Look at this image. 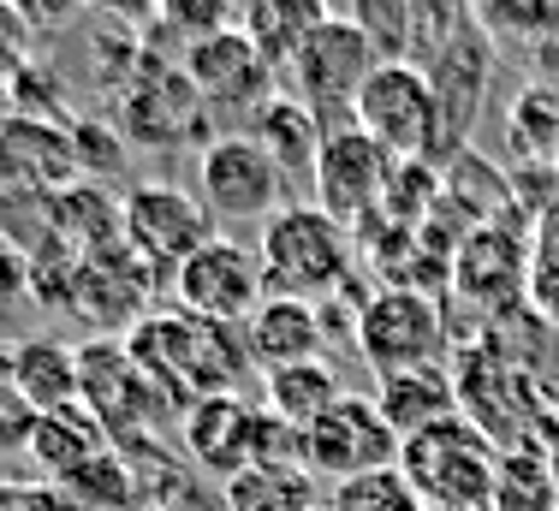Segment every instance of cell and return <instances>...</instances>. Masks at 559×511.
Masks as SVG:
<instances>
[{"mask_svg":"<svg viewBox=\"0 0 559 511\" xmlns=\"http://www.w3.org/2000/svg\"><path fill=\"white\" fill-rule=\"evenodd\" d=\"M399 161L381 150L376 138H364L357 126H340L322 138V155H316V209L334 214L340 226H369L381 209H388V185H393Z\"/></svg>","mask_w":559,"mask_h":511,"instance_id":"cell-11","label":"cell"},{"mask_svg":"<svg viewBox=\"0 0 559 511\" xmlns=\"http://www.w3.org/2000/svg\"><path fill=\"white\" fill-rule=\"evenodd\" d=\"M226 511H316V482L304 464H250L233 482H221Z\"/></svg>","mask_w":559,"mask_h":511,"instance_id":"cell-22","label":"cell"},{"mask_svg":"<svg viewBox=\"0 0 559 511\" xmlns=\"http://www.w3.org/2000/svg\"><path fill=\"white\" fill-rule=\"evenodd\" d=\"M12 12H19V19L31 24L36 36H43V31H60V24H72L78 12H84V0H12Z\"/></svg>","mask_w":559,"mask_h":511,"instance_id":"cell-28","label":"cell"},{"mask_svg":"<svg viewBox=\"0 0 559 511\" xmlns=\"http://www.w3.org/2000/svg\"><path fill=\"white\" fill-rule=\"evenodd\" d=\"M262 298H269V280H262L257 245H238L233 233H215L203 250H191L173 268V309H185V316L245 328Z\"/></svg>","mask_w":559,"mask_h":511,"instance_id":"cell-9","label":"cell"},{"mask_svg":"<svg viewBox=\"0 0 559 511\" xmlns=\"http://www.w3.org/2000/svg\"><path fill=\"white\" fill-rule=\"evenodd\" d=\"M150 511H167V506H150Z\"/></svg>","mask_w":559,"mask_h":511,"instance_id":"cell-31","label":"cell"},{"mask_svg":"<svg viewBox=\"0 0 559 511\" xmlns=\"http://www.w3.org/2000/svg\"><path fill=\"white\" fill-rule=\"evenodd\" d=\"M31 459L48 482H72L84 464H96L102 452H114V435L90 416V405H66V411H48V416H31Z\"/></svg>","mask_w":559,"mask_h":511,"instance_id":"cell-17","label":"cell"},{"mask_svg":"<svg viewBox=\"0 0 559 511\" xmlns=\"http://www.w3.org/2000/svg\"><path fill=\"white\" fill-rule=\"evenodd\" d=\"M31 43H36V31L12 12V0H0V72H19L31 60Z\"/></svg>","mask_w":559,"mask_h":511,"instance_id":"cell-26","label":"cell"},{"mask_svg":"<svg viewBox=\"0 0 559 511\" xmlns=\"http://www.w3.org/2000/svg\"><path fill=\"white\" fill-rule=\"evenodd\" d=\"M328 511H429V506L417 500V488H411L393 464V470H369V476L334 488L328 494Z\"/></svg>","mask_w":559,"mask_h":511,"instance_id":"cell-25","label":"cell"},{"mask_svg":"<svg viewBox=\"0 0 559 511\" xmlns=\"http://www.w3.org/2000/svg\"><path fill=\"white\" fill-rule=\"evenodd\" d=\"M245 340V357L257 375H274V369H292V363H316L328 345V321H322V304H304V298H262L257 316L238 328Z\"/></svg>","mask_w":559,"mask_h":511,"instance_id":"cell-14","label":"cell"},{"mask_svg":"<svg viewBox=\"0 0 559 511\" xmlns=\"http://www.w3.org/2000/svg\"><path fill=\"white\" fill-rule=\"evenodd\" d=\"M233 7H245V0H233Z\"/></svg>","mask_w":559,"mask_h":511,"instance_id":"cell-32","label":"cell"},{"mask_svg":"<svg viewBox=\"0 0 559 511\" xmlns=\"http://www.w3.org/2000/svg\"><path fill=\"white\" fill-rule=\"evenodd\" d=\"M238 131L274 161L286 185H310L316 179V155H322L328 131H322V119H316L304 102H292L286 90H274V96L250 114V126H238Z\"/></svg>","mask_w":559,"mask_h":511,"instance_id":"cell-15","label":"cell"},{"mask_svg":"<svg viewBox=\"0 0 559 511\" xmlns=\"http://www.w3.org/2000/svg\"><path fill=\"white\" fill-rule=\"evenodd\" d=\"M209 238H215V221L179 185H138V191L119 197V245L138 255L150 274L173 280V268L191 250H203Z\"/></svg>","mask_w":559,"mask_h":511,"instance_id":"cell-10","label":"cell"},{"mask_svg":"<svg viewBox=\"0 0 559 511\" xmlns=\"http://www.w3.org/2000/svg\"><path fill=\"white\" fill-rule=\"evenodd\" d=\"M126 352L167 399H191V405L197 399H215V393H233V381L250 369L238 328L185 316V309H162V316L138 321L126 333Z\"/></svg>","mask_w":559,"mask_h":511,"instance_id":"cell-1","label":"cell"},{"mask_svg":"<svg viewBox=\"0 0 559 511\" xmlns=\"http://www.w3.org/2000/svg\"><path fill=\"white\" fill-rule=\"evenodd\" d=\"M488 511H559V482L548 452L536 447H500L495 464V506Z\"/></svg>","mask_w":559,"mask_h":511,"instance_id":"cell-23","label":"cell"},{"mask_svg":"<svg viewBox=\"0 0 559 511\" xmlns=\"http://www.w3.org/2000/svg\"><path fill=\"white\" fill-rule=\"evenodd\" d=\"M340 399H345V381H340L334 363H322V357L262 375V411H269L280 428H292V435H304V428H310L316 416H328Z\"/></svg>","mask_w":559,"mask_h":511,"instance_id":"cell-20","label":"cell"},{"mask_svg":"<svg viewBox=\"0 0 559 511\" xmlns=\"http://www.w3.org/2000/svg\"><path fill=\"white\" fill-rule=\"evenodd\" d=\"M185 78H191L203 114L245 119V126H250V114L280 90V72L245 43V31H226V36H215V43L191 48L185 54Z\"/></svg>","mask_w":559,"mask_h":511,"instance_id":"cell-12","label":"cell"},{"mask_svg":"<svg viewBox=\"0 0 559 511\" xmlns=\"http://www.w3.org/2000/svg\"><path fill=\"white\" fill-rule=\"evenodd\" d=\"M96 19H108V24H119V31H131V36H143L155 24V7L162 0H84Z\"/></svg>","mask_w":559,"mask_h":511,"instance_id":"cell-27","label":"cell"},{"mask_svg":"<svg viewBox=\"0 0 559 511\" xmlns=\"http://www.w3.org/2000/svg\"><path fill=\"white\" fill-rule=\"evenodd\" d=\"M209 126L203 102H197L191 78H185L179 60L143 48L138 66H131V102H126V131L138 143H179L197 138Z\"/></svg>","mask_w":559,"mask_h":511,"instance_id":"cell-13","label":"cell"},{"mask_svg":"<svg viewBox=\"0 0 559 511\" xmlns=\"http://www.w3.org/2000/svg\"><path fill=\"white\" fill-rule=\"evenodd\" d=\"M352 255H357V233L316 203H286L257 233V262L274 298H304V304L340 298L345 280H352Z\"/></svg>","mask_w":559,"mask_h":511,"instance_id":"cell-2","label":"cell"},{"mask_svg":"<svg viewBox=\"0 0 559 511\" xmlns=\"http://www.w3.org/2000/svg\"><path fill=\"white\" fill-rule=\"evenodd\" d=\"M328 19H334L328 0H245V7H238V31H245V43L257 48L274 72H286L292 54L310 43Z\"/></svg>","mask_w":559,"mask_h":511,"instance_id":"cell-19","label":"cell"},{"mask_svg":"<svg viewBox=\"0 0 559 511\" xmlns=\"http://www.w3.org/2000/svg\"><path fill=\"white\" fill-rule=\"evenodd\" d=\"M286 191L292 185L280 179V167L245 131H215L197 155V203L215 221V233L226 226H250V221H274L286 209Z\"/></svg>","mask_w":559,"mask_h":511,"instance_id":"cell-6","label":"cell"},{"mask_svg":"<svg viewBox=\"0 0 559 511\" xmlns=\"http://www.w3.org/2000/svg\"><path fill=\"white\" fill-rule=\"evenodd\" d=\"M352 126L364 131V138H376L393 161L447 155L441 102H435V84L417 60H381L376 72H369V84L357 90Z\"/></svg>","mask_w":559,"mask_h":511,"instance_id":"cell-5","label":"cell"},{"mask_svg":"<svg viewBox=\"0 0 559 511\" xmlns=\"http://www.w3.org/2000/svg\"><path fill=\"white\" fill-rule=\"evenodd\" d=\"M381 60H388V54L376 48V36H369L357 19L334 12L310 43L292 54V66H286L292 90L286 96L310 107V114L322 119V131H340V126H352L357 90L369 84V72H376Z\"/></svg>","mask_w":559,"mask_h":511,"instance_id":"cell-4","label":"cell"},{"mask_svg":"<svg viewBox=\"0 0 559 511\" xmlns=\"http://www.w3.org/2000/svg\"><path fill=\"white\" fill-rule=\"evenodd\" d=\"M464 19L488 36H518V43H542L559 31V0H464Z\"/></svg>","mask_w":559,"mask_h":511,"instance_id":"cell-24","label":"cell"},{"mask_svg":"<svg viewBox=\"0 0 559 511\" xmlns=\"http://www.w3.org/2000/svg\"><path fill=\"white\" fill-rule=\"evenodd\" d=\"M226 31H238L233 0H162V7H155V24L143 31V43L185 66V54L215 43V36H226Z\"/></svg>","mask_w":559,"mask_h":511,"instance_id":"cell-21","label":"cell"},{"mask_svg":"<svg viewBox=\"0 0 559 511\" xmlns=\"http://www.w3.org/2000/svg\"><path fill=\"white\" fill-rule=\"evenodd\" d=\"M495 464L500 447L471 416H452L441 428L399 440V476L417 488L429 511H488L495 506Z\"/></svg>","mask_w":559,"mask_h":511,"instance_id":"cell-3","label":"cell"},{"mask_svg":"<svg viewBox=\"0 0 559 511\" xmlns=\"http://www.w3.org/2000/svg\"><path fill=\"white\" fill-rule=\"evenodd\" d=\"M369 399H376L381 423H388L399 440H411V435H423V428H441V423H452V416H464V405H459V381L447 375V363L381 375Z\"/></svg>","mask_w":559,"mask_h":511,"instance_id":"cell-16","label":"cell"},{"mask_svg":"<svg viewBox=\"0 0 559 511\" xmlns=\"http://www.w3.org/2000/svg\"><path fill=\"white\" fill-rule=\"evenodd\" d=\"M12 375V399L31 416L84 405V387H78V352L66 340H24L7 363Z\"/></svg>","mask_w":559,"mask_h":511,"instance_id":"cell-18","label":"cell"},{"mask_svg":"<svg viewBox=\"0 0 559 511\" xmlns=\"http://www.w3.org/2000/svg\"><path fill=\"white\" fill-rule=\"evenodd\" d=\"M316 511H328V506H316Z\"/></svg>","mask_w":559,"mask_h":511,"instance_id":"cell-33","label":"cell"},{"mask_svg":"<svg viewBox=\"0 0 559 511\" xmlns=\"http://www.w3.org/2000/svg\"><path fill=\"white\" fill-rule=\"evenodd\" d=\"M536 268H554L559 274V203H548V214L536 226Z\"/></svg>","mask_w":559,"mask_h":511,"instance_id":"cell-29","label":"cell"},{"mask_svg":"<svg viewBox=\"0 0 559 511\" xmlns=\"http://www.w3.org/2000/svg\"><path fill=\"white\" fill-rule=\"evenodd\" d=\"M298 464L310 482H322L328 494L345 482L369 476V470H393L399 464V435L381 423L369 393H345L328 416H316L298 435Z\"/></svg>","mask_w":559,"mask_h":511,"instance_id":"cell-8","label":"cell"},{"mask_svg":"<svg viewBox=\"0 0 559 511\" xmlns=\"http://www.w3.org/2000/svg\"><path fill=\"white\" fill-rule=\"evenodd\" d=\"M352 340L364 352V363L376 369V381L381 375H399V369H429L447 352V316L429 292L388 286V292H369L357 304Z\"/></svg>","mask_w":559,"mask_h":511,"instance_id":"cell-7","label":"cell"},{"mask_svg":"<svg viewBox=\"0 0 559 511\" xmlns=\"http://www.w3.org/2000/svg\"><path fill=\"white\" fill-rule=\"evenodd\" d=\"M0 511H12V488H0Z\"/></svg>","mask_w":559,"mask_h":511,"instance_id":"cell-30","label":"cell"}]
</instances>
